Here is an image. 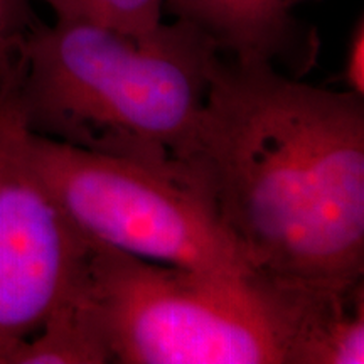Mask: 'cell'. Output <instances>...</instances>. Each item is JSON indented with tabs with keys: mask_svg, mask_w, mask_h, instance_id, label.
Masks as SVG:
<instances>
[{
	"mask_svg": "<svg viewBox=\"0 0 364 364\" xmlns=\"http://www.w3.org/2000/svg\"><path fill=\"white\" fill-rule=\"evenodd\" d=\"M203 188L257 279L346 290L364 275V98L218 58Z\"/></svg>",
	"mask_w": 364,
	"mask_h": 364,
	"instance_id": "cell-1",
	"label": "cell"
},
{
	"mask_svg": "<svg viewBox=\"0 0 364 364\" xmlns=\"http://www.w3.org/2000/svg\"><path fill=\"white\" fill-rule=\"evenodd\" d=\"M220 56L201 31L176 19L142 38L93 22L39 21L9 100L31 134L206 194L199 159Z\"/></svg>",
	"mask_w": 364,
	"mask_h": 364,
	"instance_id": "cell-2",
	"label": "cell"
},
{
	"mask_svg": "<svg viewBox=\"0 0 364 364\" xmlns=\"http://www.w3.org/2000/svg\"><path fill=\"white\" fill-rule=\"evenodd\" d=\"M78 290L112 363L287 364L284 300L255 275L188 270L93 247Z\"/></svg>",
	"mask_w": 364,
	"mask_h": 364,
	"instance_id": "cell-3",
	"label": "cell"
},
{
	"mask_svg": "<svg viewBox=\"0 0 364 364\" xmlns=\"http://www.w3.org/2000/svg\"><path fill=\"white\" fill-rule=\"evenodd\" d=\"M36 172L93 247L161 265L253 275L203 191L27 132Z\"/></svg>",
	"mask_w": 364,
	"mask_h": 364,
	"instance_id": "cell-4",
	"label": "cell"
},
{
	"mask_svg": "<svg viewBox=\"0 0 364 364\" xmlns=\"http://www.w3.org/2000/svg\"><path fill=\"white\" fill-rule=\"evenodd\" d=\"M27 130L0 108V364L38 334L83 275L93 247L36 172Z\"/></svg>",
	"mask_w": 364,
	"mask_h": 364,
	"instance_id": "cell-5",
	"label": "cell"
},
{
	"mask_svg": "<svg viewBox=\"0 0 364 364\" xmlns=\"http://www.w3.org/2000/svg\"><path fill=\"white\" fill-rule=\"evenodd\" d=\"M295 0H166L164 12L206 36L223 56L306 71L316 34L295 17Z\"/></svg>",
	"mask_w": 364,
	"mask_h": 364,
	"instance_id": "cell-6",
	"label": "cell"
},
{
	"mask_svg": "<svg viewBox=\"0 0 364 364\" xmlns=\"http://www.w3.org/2000/svg\"><path fill=\"white\" fill-rule=\"evenodd\" d=\"M287 364L364 363V285L346 290L280 289Z\"/></svg>",
	"mask_w": 364,
	"mask_h": 364,
	"instance_id": "cell-7",
	"label": "cell"
},
{
	"mask_svg": "<svg viewBox=\"0 0 364 364\" xmlns=\"http://www.w3.org/2000/svg\"><path fill=\"white\" fill-rule=\"evenodd\" d=\"M108 363H112L110 351L93 314L80 295L78 285L49 316L38 334L22 344L11 359V364Z\"/></svg>",
	"mask_w": 364,
	"mask_h": 364,
	"instance_id": "cell-8",
	"label": "cell"
},
{
	"mask_svg": "<svg viewBox=\"0 0 364 364\" xmlns=\"http://www.w3.org/2000/svg\"><path fill=\"white\" fill-rule=\"evenodd\" d=\"M54 19L93 22L142 38L162 24L166 0H34Z\"/></svg>",
	"mask_w": 364,
	"mask_h": 364,
	"instance_id": "cell-9",
	"label": "cell"
},
{
	"mask_svg": "<svg viewBox=\"0 0 364 364\" xmlns=\"http://www.w3.org/2000/svg\"><path fill=\"white\" fill-rule=\"evenodd\" d=\"M34 0H0V108L12 97L24 65L26 44L39 19Z\"/></svg>",
	"mask_w": 364,
	"mask_h": 364,
	"instance_id": "cell-10",
	"label": "cell"
},
{
	"mask_svg": "<svg viewBox=\"0 0 364 364\" xmlns=\"http://www.w3.org/2000/svg\"><path fill=\"white\" fill-rule=\"evenodd\" d=\"M344 90L364 98V19L354 22L344 54L343 70Z\"/></svg>",
	"mask_w": 364,
	"mask_h": 364,
	"instance_id": "cell-11",
	"label": "cell"
},
{
	"mask_svg": "<svg viewBox=\"0 0 364 364\" xmlns=\"http://www.w3.org/2000/svg\"><path fill=\"white\" fill-rule=\"evenodd\" d=\"M295 2H297V6H300V4H304V2H314V0H295Z\"/></svg>",
	"mask_w": 364,
	"mask_h": 364,
	"instance_id": "cell-12",
	"label": "cell"
}]
</instances>
